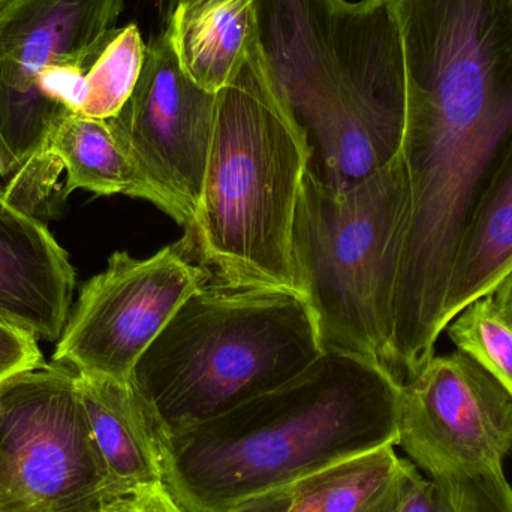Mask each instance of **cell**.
<instances>
[{"label": "cell", "instance_id": "10", "mask_svg": "<svg viewBox=\"0 0 512 512\" xmlns=\"http://www.w3.org/2000/svg\"><path fill=\"white\" fill-rule=\"evenodd\" d=\"M218 95L183 71L165 27L146 45L134 92L107 120L135 167L170 203L174 221L185 227L200 201Z\"/></svg>", "mask_w": 512, "mask_h": 512}, {"label": "cell", "instance_id": "21", "mask_svg": "<svg viewBox=\"0 0 512 512\" xmlns=\"http://www.w3.org/2000/svg\"><path fill=\"white\" fill-rule=\"evenodd\" d=\"M44 363L38 339L27 331L0 321V385Z\"/></svg>", "mask_w": 512, "mask_h": 512}, {"label": "cell", "instance_id": "22", "mask_svg": "<svg viewBox=\"0 0 512 512\" xmlns=\"http://www.w3.org/2000/svg\"><path fill=\"white\" fill-rule=\"evenodd\" d=\"M126 512H188L174 498L167 484L158 483L135 493Z\"/></svg>", "mask_w": 512, "mask_h": 512}, {"label": "cell", "instance_id": "6", "mask_svg": "<svg viewBox=\"0 0 512 512\" xmlns=\"http://www.w3.org/2000/svg\"><path fill=\"white\" fill-rule=\"evenodd\" d=\"M134 498V496H132ZM65 364L0 385V512H125Z\"/></svg>", "mask_w": 512, "mask_h": 512}, {"label": "cell", "instance_id": "15", "mask_svg": "<svg viewBox=\"0 0 512 512\" xmlns=\"http://www.w3.org/2000/svg\"><path fill=\"white\" fill-rule=\"evenodd\" d=\"M167 29L183 71L201 89L219 93L239 77L258 42L255 2L177 5Z\"/></svg>", "mask_w": 512, "mask_h": 512}, {"label": "cell", "instance_id": "11", "mask_svg": "<svg viewBox=\"0 0 512 512\" xmlns=\"http://www.w3.org/2000/svg\"><path fill=\"white\" fill-rule=\"evenodd\" d=\"M258 54L301 131L336 86L340 0H254Z\"/></svg>", "mask_w": 512, "mask_h": 512}, {"label": "cell", "instance_id": "12", "mask_svg": "<svg viewBox=\"0 0 512 512\" xmlns=\"http://www.w3.org/2000/svg\"><path fill=\"white\" fill-rule=\"evenodd\" d=\"M74 288L75 270L65 249L0 186V321L57 342Z\"/></svg>", "mask_w": 512, "mask_h": 512}, {"label": "cell", "instance_id": "18", "mask_svg": "<svg viewBox=\"0 0 512 512\" xmlns=\"http://www.w3.org/2000/svg\"><path fill=\"white\" fill-rule=\"evenodd\" d=\"M146 44L137 24L114 27L84 74L80 113L110 120L119 114L140 78Z\"/></svg>", "mask_w": 512, "mask_h": 512}, {"label": "cell", "instance_id": "5", "mask_svg": "<svg viewBox=\"0 0 512 512\" xmlns=\"http://www.w3.org/2000/svg\"><path fill=\"white\" fill-rule=\"evenodd\" d=\"M125 0H9L0 8V186L35 215L57 171L47 144L69 111L39 78L65 65L89 66L116 27Z\"/></svg>", "mask_w": 512, "mask_h": 512}, {"label": "cell", "instance_id": "8", "mask_svg": "<svg viewBox=\"0 0 512 512\" xmlns=\"http://www.w3.org/2000/svg\"><path fill=\"white\" fill-rule=\"evenodd\" d=\"M207 277L183 240L146 259L114 252L107 268L84 283L53 363L84 375L134 381L144 352Z\"/></svg>", "mask_w": 512, "mask_h": 512}, {"label": "cell", "instance_id": "1", "mask_svg": "<svg viewBox=\"0 0 512 512\" xmlns=\"http://www.w3.org/2000/svg\"><path fill=\"white\" fill-rule=\"evenodd\" d=\"M400 385L325 351L288 384L168 438L165 484L188 512H228L399 441Z\"/></svg>", "mask_w": 512, "mask_h": 512}, {"label": "cell", "instance_id": "3", "mask_svg": "<svg viewBox=\"0 0 512 512\" xmlns=\"http://www.w3.org/2000/svg\"><path fill=\"white\" fill-rule=\"evenodd\" d=\"M324 352L304 295L207 277L144 352L132 382L170 438L288 384Z\"/></svg>", "mask_w": 512, "mask_h": 512}, {"label": "cell", "instance_id": "17", "mask_svg": "<svg viewBox=\"0 0 512 512\" xmlns=\"http://www.w3.org/2000/svg\"><path fill=\"white\" fill-rule=\"evenodd\" d=\"M394 445L352 457L291 484L288 512H357L378 498L400 472Z\"/></svg>", "mask_w": 512, "mask_h": 512}, {"label": "cell", "instance_id": "25", "mask_svg": "<svg viewBox=\"0 0 512 512\" xmlns=\"http://www.w3.org/2000/svg\"><path fill=\"white\" fill-rule=\"evenodd\" d=\"M400 472H402V465H400ZM400 472L396 480L372 502L361 508L357 512H399L400 499H402V484H400Z\"/></svg>", "mask_w": 512, "mask_h": 512}, {"label": "cell", "instance_id": "23", "mask_svg": "<svg viewBox=\"0 0 512 512\" xmlns=\"http://www.w3.org/2000/svg\"><path fill=\"white\" fill-rule=\"evenodd\" d=\"M292 505L291 486L243 502L228 512H288Z\"/></svg>", "mask_w": 512, "mask_h": 512}, {"label": "cell", "instance_id": "7", "mask_svg": "<svg viewBox=\"0 0 512 512\" xmlns=\"http://www.w3.org/2000/svg\"><path fill=\"white\" fill-rule=\"evenodd\" d=\"M405 126V57L390 3L340 0L336 86L303 129L307 170L346 191L399 155Z\"/></svg>", "mask_w": 512, "mask_h": 512}, {"label": "cell", "instance_id": "4", "mask_svg": "<svg viewBox=\"0 0 512 512\" xmlns=\"http://www.w3.org/2000/svg\"><path fill=\"white\" fill-rule=\"evenodd\" d=\"M408 206L400 153L346 191H333L309 170L304 174L292 262L325 351L360 355L387 370Z\"/></svg>", "mask_w": 512, "mask_h": 512}, {"label": "cell", "instance_id": "26", "mask_svg": "<svg viewBox=\"0 0 512 512\" xmlns=\"http://www.w3.org/2000/svg\"><path fill=\"white\" fill-rule=\"evenodd\" d=\"M197 0H179V5H188V3H194Z\"/></svg>", "mask_w": 512, "mask_h": 512}, {"label": "cell", "instance_id": "27", "mask_svg": "<svg viewBox=\"0 0 512 512\" xmlns=\"http://www.w3.org/2000/svg\"><path fill=\"white\" fill-rule=\"evenodd\" d=\"M8 2L9 0H0V8H2V6H5Z\"/></svg>", "mask_w": 512, "mask_h": 512}, {"label": "cell", "instance_id": "24", "mask_svg": "<svg viewBox=\"0 0 512 512\" xmlns=\"http://www.w3.org/2000/svg\"><path fill=\"white\" fill-rule=\"evenodd\" d=\"M487 297L495 312L512 328V268Z\"/></svg>", "mask_w": 512, "mask_h": 512}, {"label": "cell", "instance_id": "20", "mask_svg": "<svg viewBox=\"0 0 512 512\" xmlns=\"http://www.w3.org/2000/svg\"><path fill=\"white\" fill-rule=\"evenodd\" d=\"M445 331L457 351L477 361L512 394V328L487 295L460 310Z\"/></svg>", "mask_w": 512, "mask_h": 512}, {"label": "cell", "instance_id": "13", "mask_svg": "<svg viewBox=\"0 0 512 512\" xmlns=\"http://www.w3.org/2000/svg\"><path fill=\"white\" fill-rule=\"evenodd\" d=\"M108 474L126 496L165 483L168 435L134 382L75 372Z\"/></svg>", "mask_w": 512, "mask_h": 512}, {"label": "cell", "instance_id": "19", "mask_svg": "<svg viewBox=\"0 0 512 512\" xmlns=\"http://www.w3.org/2000/svg\"><path fill=\"white\" fill-rule=\"evenodd\" d=\"M399 512H512V487L505 472L480 477H424L402 459Z\"/></svg>", "mask_w": 512, "mask_h": 512}, {"label": "cell", "instance_id": "9", "mask_svg": "<svg viewBox=\"0 0 512 512\" xmlns=\"http://www.w3.org/2000/svg\"><path fill=\"white\" fill-rule=\"evenodd\" d=\"M399 441L430 480L504 472L512 394L463 352L433 355L400 385Z\"/></svg>", "mask_w": 512, "mask_h": 512}, {"label": "cell", "instance_id": "16", "mask_svg": "<svg viewBox=\"0 0 512 512\" xmlns=\"http://www.w3.org/2000/svg\"><path fill=\"white\" fill-rule=\"evenodd\" d=\"M47 158L57 171H66L60 197L77 189L110 197L128 195L149 201L173 218V209L114 137L107 120L69 113L60 120L47 144Z\"/></svg>", "mask_w": 512, "mask_h": 512}, {"label": "cell", "instance_id": "14", "mask_svg": "<svg viewBox=\"0 0 512 512\" xmlns=\"http://www.w3.org/2000/svg\"><path fill=\"white\" fill-rule=\"evenodd\" d=\"M512 268V135L493 162L454 256L442 327Z\"/></svg>", "mask_w": 512, "mask_h": 512}, {"label": "cell", "instance_id": "2", "mask_svg": "<svg viewBox=\"0 0 512 512\" xmlns=\"http://www.w3.org/2000/svg\"><path fill=\"white\" fill-rule=\"evenodd\" d=\"M309 161L256 42L239 77L219 92L203 189L183 237L209 279L301 294L291 236Z\"/></svg>", "mask_w": 512, "mask_h": 512}]
</instances>
